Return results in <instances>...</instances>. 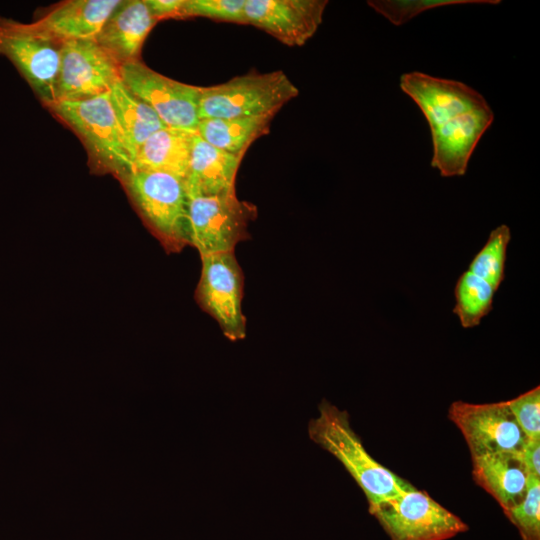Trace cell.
Wrapping results in <instances>:
<instances>
[{
    "mask_svg": "<svg viewBox=\"0 0 540 540\" xmlns=\"http://www.w3.org/2000/svg\"><path fill=\"white\" fill-rule=\"evenodd\" d=\"M120 79L158 115L166 127L197 133L201 86L168 78L140 60L122 65Z\"/></svg>",
    "mask_w": 540,
    "mask_h": 540,
    "instance_id": "cell-10",
    "label": "cell"
},
{
    "mask_svg": "<svg viewBox=\"0 0 540 540\" xmlns=\"http://www.w3.org/2000/svg\"><path fill=\"white\" fill-rule=\"evenodd\" d=\"M500 0H369L367 4L391 24L401 26L424 11L460 4H499Z\"/></svg>",
    "mask_w": 540,
    "mask_h": 540,
    "instance_id": "cell-23",
    "label": "cell"
},
{
    "mask_svg": "<svg viewBox=\"0 0 540 540\" xmlns=\"http://www.w3.org/2000/svg\"><path fill=\"white\" fill-rule=\"evenodd\" d=\"M448 418L463 435L471 457L519 452L527 440L506 401L482 404L454 401L448 408Z\"/></svg>",
    "mask_w": 540,
    "mask_h": 540,
    "instance_id": "cell-12",
    "label": "cell"
},
{
    "mask_svg": "<svg viewBox=\"0 0 540 540\" xmlns=\"http://www.w3.org/2000/svg\"><path fill=\"white\" fill-rule=\"evenodd\" d=\"M242 157L214 147L195 133L185 179L188 196L235 194Z\"/></svg>",
    "mask_w": 540,
    "mask_h": 540,
    "instance_id": "cell-15",
    "label": "cell"
},
{
    "mask_svg": "<svg viewBox=\"0 0 540 540\" xmlns=\"http://www.w3.org/2000/svg\"><path fill=\"white\" fill-rule=\"evenodd\" d=\"M83 142L91 161L120 178L133 168V154L112 108L109 94L46 107Z\"/></svg>",
    "mask_w": 540,
    "mask_h": 540,
    "instance_id": "cell-3",
    "label": "cell"
},
{
    "mask_svg": "<svg viewBox=\"0 0 540 540\" xmlns=\"http://www.w3.org/2000/svg\"><path fill=\"white\" fill-rule=\"evenodd\" d=\"M120 68L95 39L63 42L55 102L81 101L108 93L120 79Z\"/></svg>",
    "mask_w": 540,
    "mask_h": 540,
    "instance_id": "cell-11",
    "label": "cell"
},
{
    "mask_svg": "<svg viewBox=\"0 0 540 540\" xmlns=\"http://www.w3.org/2000/svg\"><path fill=\"white\" fill-rule=\"evenodd\" d=\"M522 540H540V477L529 474L523 500L504 512Z\"/></svg>",
    "mask_w": 540,
    "mask_h": 540,
    "instance_id": "cell-24",
    "label": "cell"
},
{
    "mask_svg": "<svg viewBox=\"0 0 540 540\" xmlns=\"http://www.w3.org/2000/svg\"><path fill=\"white\" fill-rule=\"evenodd\" d=\"M298 93V88L281 70L236 76L221 84L201 87L199 120L275 116Z\"/></svg>",
    "mask_w": 540,
    "mask_h": 540,
    "instance_id": "cell-4",
    "label": "cell"
},
{
    "mask_svg": "<svg viewBox=\"0 0 540 540\" xmlns=\"http://www.w3.org/2000/svg\"><path fill=\"white\" fill-rule=\"evenodd\" d=\"M246 0H183L178 19L205 17L216 21L246 24Z\"/></svg>",
    "mask_w": 540,
    "mask_h": 540,
    "instance_id": "cell-25",
    "label": "cell"
},
{
    "mask_svg": "<svg viewBox=\"0 0 540 540\" xmlns=\"http://www.w3.org/2000/svg\"><path fill=\"white\" fill-rule=\"evenodd\" d=\"M196 132L164 127L138 148L132 170L166 172L186 179Z\"/></svg>",
    "mask_w": 540,
    "mask_h": 540,
    "instance_id": "cell-18",
    "label": "cell"
},
{
    "mask_svg": "<svg viewBox=\"0 0 540 540\" xmlns=\"http://www.w3.org/2000/svg\"><path fill=\"white\" fill-rule=\"evenodd\" d=\"M496 291L488 282L469 270L460 275L454 290L453 313L458 316L463 328L478 326L490 313Z\"/></svg>",
    "mask_w": 540,
    "mask_h": 540,
    "instance_id": "cell-21",
    "label": "cell"
},
{
    "mask_svg": "<svg viewBox=\"0 0 540 540\" xmlns=\"http://www.w3.org/2000/svg\"><path fill=\"white\" fill-rule=\"evenodd\" d=\"M399 85L428 123L431 166L442 177L465 175L475 148L494 121L485 97L463 82L419 71L402 74Z\"/></svg>",
    "mask_w": 540,
    "mask_h": 540,
    "instance_id": "cell-1",
    "label": "cell"
},
{
    "mask_svg": "<svg viewBox=\"0 0 540 540\" xmlns=\"http://www.w3.org/2000/svg\"><path fill=\"white\" fill-rule=\"evenodd\" d=\"M273 115L200 119L197 134L214 147L243 156L248 147L269 131Z\"/></svg>",
    "mask_w": 540,
    "mask_h": 540,
    "instance_id": "cell-19",
    "label": "cell"
},
{
    "mask_svg": "<svg viewBox=\"0 0 540 540\" xmlns=\"http://www.w3.org/2000/svg\"><path fill=\"white\" fill-rule=\"evenodd\" d=\"M156 21L178 19L183 0H145Z\"/></svg>",
    "mask_w": 540,
    "mask_h": 540,
    "instance_id": "cell-27",
    "label": "cell"
},
{
    "mask_svg": "<svg viewBox=\"0 0 540 540\" xmlns=\"http://www.w3.org/2000/svg\"><path fill=\"white\" fill-rule=\"evenodd\" d=\"M520 455L529 474L540 477V439H527Z\"/></svg>",
    "mask_w": 540,
    "mask_h": 540,
    "instance_id": "cell-28",
    "label": "cell"
},
{
    "mask_svg": "<svg viewBox=\"0 0 540 540\" xmlns=\"http://www.w3.org/2000/svg\"><path fill=\"white\" fill-rule=\"evenodd\" d=\"M201 262V275L196 290L197 303L216 320L227 339L233 342L244 339V276L234 252L201 256Z\"/></svg>",
    "mask_w": 540,
    "mask_h": 540,
    "instance_id": "cell-9",
    "label": "cell"
},
{
    "mask_svg": "<svg viewBox=\"0 0 540 540\" xmlns=\"http://www.w3.org/2000/svg\"><path fill=\"white\" fill-rule=\"evenodd\" d=\"M327 0H246V24L291 47L304 45L318 30Z\"/></svg>",
    "mask_w": 540,
    "mask_h": 540,
    "instance_id": "cell-13",
    "label": "cell"
},
{
    "mask_svg": "<svg viewBox=\"0 0 540 540\" xmlns=\"http://www.w3.org/2000/svg\"><path fill=\"white\" fill-rule=\"evenodd\" d=\"M318 411L319 415L308 424L310 439L344 466L363 491L368 506L413 487L368 453L346 411L326 399L321 401Z\"/></svg>",
    "mask_w": 540,
    "mask_h": 540,
    "instance_id": "cell-2",
    "label": "cell"
},
{
    "mask_svg": "<svg viewBox=\"0 0 540 540\" xmlns=\"http://www.w3.org/2000/svg\"><path fill=\"white\" fill-rule=\"evenodd\" d=\"M62 44L34 22L0 17V55L15 66L45 108L55 102Z\"/></svg>",
    "mask_w": 540,
    "mask_h": 540,
    "instance_id": "cell-7",
    "label": "cell"
},
{
    "mask_svg": "<svg viewBox=\"0 0 540 540\" xmlns=\"http://www.w3.org/2000/svg\"><path fill=\"white\" fill-rule=\"evenodd\" d=\"M507 405L527 439H540V387L510 399Z\"/></svg>",
    "mask_w": 540,
    "mask_h": 540,
    "instance_id": "cell-26",
    "label": "cell"
},
{
    "mask_svg": "<svg viewBox=\"0 0 540 540\" xmlns=\"http://www.w3.org/2000/svg\"><path fill=\"white\" fill-rule=\"evenodd\" d=\"M471 462L474 481L498 502L503 512L523 500L529 472L520 451L473 456Z\"/></svg>",
    "mask_w": 540,
    "mask_h": 540,
    "instance_id": "cell-17",
    "label": "cell"
},
{
    "mask_svg": "<svg viewBox=\"0 0 540 540\" xmlns=\"http://www.w3.org/2000/svg\"><path fill=\"white\" fill-rule=\"evenodd\" d=\"M390 540H448L468 525L426 491L414 486L368 506Z\"/></svg>",
    "mask_w": 540,
    "mask_h": 540,
    "instance_id": "cell-5",
    "label": "cell"
},
{
    "mask_svg": "<svg viewBox=\"0 0 540 540\" xmlns=\"http://www.w3.org/2000/svg\"><path fill=\"white\" fill-rule=\"evenodd\" d=\"M119 0H67L53 6L33 21L60 42L94 39L115 9Z\"/></svg>",
    "mask_w": 540,
    "mask_h": 540,
    "instance_id": "cell-16",
    "label": "cell"
},
{
    "mask_svg": "<svg viewBox=\"0 0 540 540\" xmlns=\"http://www.w3.org/2000/svg\"><path fill=\"white\" fill-rule=\"evenodd\" d=\"M256 216L254 205L235 194L189 196L187 241L200 256L234 252L249 238L248 225Z\"/></svg>",
    "mask_w": 540,
    "mask_h": 540,
    "instance_id": "cell-8",
    "label": "cell"
},
{
    "mask_svg": "<svg viewBox=\"0 0 540 540\" xmlns=\"http://www.w3.org/2000/svg\"><path fill=\"white\" fill-rule=\"evenodd\" d=\"M108 94L134 160L142 143L154 132L166 126L147 104L123 84L121 79L112 85Z\"/></svg>",
    "mask_w": 540,
    "mask_h": 540,
    "instance_id": "cell-20",
    "label": "cell"
},
{
    "mask_svg": "<svg viewBox=\"0 0 540 540\" xmlns=\"http://www.w3.org/2000/svg\"><path fill=\"white\" fill-rule=\"evenodd\" d=\"M156 22L145 0L122 1L94 39L122 66L139 60L143 43Z\"/></svg>",
    "mask_w": 540,
    "mask_h": 540,
    "instance_id": "cell-14",
    "label": "cell"
},
{
    "mask_svg": "<svg viewBox=\"0 0 540 540\" xmlns=\"http://www.w3.org/2000/svg\"><path fill=\"white\" fill-rule=\"evenodd\" d=\"M121 179L144 219L172 247L188 244L185 180L159 171L131 170Z\"/></svg>",
    "mask_w": 540,
    "mask_h": 540,
    "instance_id": "cell-6",
    "label": "cell"
},
{
    "mask_svg": "<svg viewBox=\"0 0 540 540\" xmlns=\"http://www.w3.org/2000/svg\"><path fill=\"white\" fill-rule=\"evenodd\" d=\"M511 239L510 228L502 224L493 229L482 249L475 255L468 270L498 290L505 278L507 248Z\"/></svg>",
    "mask_w": 540,
    "mask_h": 540,
    "instance_id": "cell-22",
    "label": "cell"
}]
</instances>
